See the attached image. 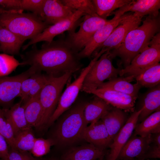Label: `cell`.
Listing matches in <instances>:
<instances>
[{
	"label": "cell",
	"mask_w": 160,
	"mask_h": 160,
	"mask_svg": "<svg viewBox=\"0 0 160 160\" xmlns=\"http://www.w3.org/2000/svg\"><path fill=\"white\" fill-rule=\"evenodd\" d=\"M78 52L65 39L45 42L39 49L34 48L21 55L23 65H29L38 72L44 71L54 76L67 72L73 73L82 67Z\"/></svg>",
	"instance_id": "obj_1"
},
{
	"label": "cell",
	"mask_w": 160,
	"mask_h": 160,
	"mask_svg": "<svg viewBox=\"0 0 160 160\" xmlns=\"http://www.w3.org/2000/svg\"><path fill=\"white\" fill-rule=\"evenodd\" d=\"M160 20L158 16L148 15L140 26L130 31L116 49L110 51L114 59L119 57L124 67L149 44L153 37L160 32Z\"/></svg>",
	"instance_id": "obj_2"
},
{
	"label": "cell",
	"mask_w": 160,
	"mask_h": 160,
	"mask_svg": "<svg viewBox=\"0 0 160 160\" xmlns=\"http://www.w3.org/2000/svg\"><path fill=\"white\" fill-rule=\"evenodd\" d=\"M0 8V25L25 41L32 39L49 25L37 15Z\"/></svg>",
	"instance_id": "obj_3"
},
{
	"label": "cell",
	"mask_w": 160,
	"mask_h": 160,
	"mask_svg": "<svg viewBox=\"0 0 160 160\" xmlns=\"http://www.w3.org/2000/svg\"><path fill=\"white\" fill-rule=\"evenodd\" d=\"M87 103L79 102L62 115L54 132L53 139L55 144L66 146L82 139L84 131L87 126L84 116Z\"/></svg>",
	"instance_id": "obj_4"
},
{
	"label": "cell",
	"mask_w": 160,
	"mask_h": 160,
	"mask_svg": "<svg viewBox=\"0 0 160 160\" xmlns=\"http://www.w3.org/2000/svg\"><path fill=\"white\" fill-rule=\"evenodd\" d=\"M73 73L67 72L58 76L50 75L39 94L42 114L37 129H42L47 126L57 108L63 89Z\"/></svg>",
	"instance_id": "obj_5"
},
{
	"label": "cell",
	"mask_w": 160,
	"mask_h": 160,
	"mask_svg": "<svg viewBox=\"0 0 160 160\" xmlns=\"http://www.w3.org/2000/svg\"><path fill=\"white\" fill-rule=\"evenodd\" d=\"M113 59L110 51L103 54L87 74L81 91L87 92L97 89L105 80L117 77L121 69L113 66Z\"/></svg>",
	"instance_id": "obj_6"
},
{
	"label": "cell",
	"mask_w": 160,
	"mask_h": 160,
	"mask_svg": "<svg viewBox=\"0 0 160 160\" xmlns=\"http://www.w3.org/2000/svg\"><path fill=\"white\" fill-rule=\"evenodd\" d=\"M160 61V33H157L149 45L132 60L130 64L121 69L119 75L121 76H136Z\"/></svg>",
	"instance_id": "obj_7"
},
{
	"label": "cell",
	"mask_w": 160,
	"mask_h": 160,
	"mask_svg": "<svg viewBox=\"0 0 160 160\" xmlns=\"http://www.w3.org/2000/svg\"><path fill=\"white\" fill-rule=\"evenodd\" d=\"M103 53L102 51H100L89 65L82 69L78 77L66 87L62 93L57 108L49 120L47 126L52 125L73 103L81 90L87 74L94 63Z\"/></svg>",
	"instance_id": "obj_8"
},
{
	"label": "cell",
	"mask_w": 160,
	"mask_h": 160,
	"mask_svg": "<svg viewBox=\"0 0 160 160\" xmlns=\"http://www.w3.org/2000/svg\"><path fill=\"white\" fill-rule=\"evenodd\" d=\"M130 3L112 12L114 15L109 21L98 29L89 40L84 48L78 53L79 58L90 57L94 52L107 39L114 30L119 25L125 13L128 12Z\"/></svg>",
	"instance_id": "obj_9"
},
{
	"label": "cell",
	"mask_w": 160,
	"mask_h": 160,
	"mask_svg": "<svg viewBox=\"0 0 160 160\" xmlns=\"http://www.w3.org/2000/svg\"><path fill=\"white\" fill-rule=\"evenodd\" d=\"M109 20L86 14L79 24L78 31L68 32L65 40L75 51L79 52L84 48L95 32Z\"/></svg>",
	"instance_id": "obj_10"
},
{
	"label": "cell",
	"mask_w": 160,
	"mask_h": 160,
	"mask_svg": "<svg viewBox=\"0 0 160 160\" xmlns=\"http://www.w3.org/2000/svg\"><path fill=\"white\" fill-rule=\"evenodd\" d=\"M37 72L33 67L21 73L12 76L0 77V106L3 108H9L15 99L19 97L22 82Z\"/></svg>",
	"instance_id": "obj_11"
},
{
	"label": "cell",
	"mask_w": 160,
	"mask_h": 160,
	"mask_svg": "<svg viewBox=\"0 0 160 160\" xmlns=\"http://www.w3.org/2000/svg\"><path fill=\"white\" fill-rule=\"evenodd\" d=\"M142 17L135 16L133 14H124L119 25L105 41L94 52L92 55L94 57L102 49L110 51L117 48L129 32L139 26Z\"/></svg>",
	"instance_id": "obj_12"
},
{
	"label": "cell",
	"mask_w": 160,
	"mask_h": 160,
	"mask_svg": "<svg viewBox=\"0 0 160 160\" xmlns=\"http://www.w3.org/2000/svg\"><path fill=\"white\" fill-rule=\"evenodd\" d=\"M86 15L81 12L76 11L71 17L49 25L41 33L22 47L25 50L30 46L42 41L50 42L56 36L66 31L68 32L75 31L77 25H79L81 17Z\"/></svg>",
	"instance_id": "obj_13"
},
{
	"label": "cell",
	"mask_w": 160,
	"mask_h": 160,
	"mask_svg": "<svg viewBox=\"0 0 160 160\" xmlns=\"http://www.w3.org/2000/svg\"><path fill=\"white\" fill-rule=\"evenodd\" d=\"M87 93L92 94L103 100L113 107L126 112H133L137 97L107 89L98 88Z\"/></svg>",
	"instance_id": "obj_14"
},
{
	"label": "cell",
	"mask_w": 160,
	"mask_h": 160,
	"mask_svg": "<svg viewBox=\"0 0 160 160\" xmlns=\"http://www.w3.org/2000/svg\"><path fill=\"white\" fill-rule=\"evenodd\" d=\"M142 110L134 111L119 132L113 138L109 146L110 150L106 160H116L121 149L132 136L137 123L138 117Z\"/></svg>",
	"instance_id": "obj_15"
},
{
	"label": "cell",
	"mask_w": 160,
	"mask_h": 160,
	"mask_svg": "<svg viewBox=\"0 0 160 160\" xmlns=\"http://www.w3.org/2000/svg\"><path fill=\"white\" fill-rule=\"evenodd\" d=\"M76 11L61 0H45L41 18L50 25L71 17Z\"/></svg>",
	"instance_id": "obj_16"
},
{
	"label": "cell",
	"mask_w": 160,
	"mask_h": 160,
	"mask_svg": "<svg viewBox=\"0 0 160 160\" xmlns=\"http://www.w3.org/2000/svg\"><path fill=\"white\" fill-rule=\"evenodd\" d=\"M82 139L103 150L109 147L113 141L100 119L90 124L86 127Z\"/></svg>",
	"instance_id": "obj_17"
},
{
	"label": "cell",
	"mask_w": 160,
	"mask_h": 160,
	"mask_svg": "<svg viewBox=\"0 0 160 160\" xmlns=\"http://www.w3.org/2000/svg\"><path fill=\"white\" fill-rule=\"evenodd\" d=\"M151 142V135L143 137L134 135L129 139L121 149L116 160H132L143 155Z\"/></svg>",
	"instance_id": "obj_18"
},
{
	"label": "cell",
	"mask_w": 160,
	"mask_h": 160,
	"mask_svg": "<svg viewBox=\"0 0 160 160\" xmlns=\"http://www.w3.org/2000/svg\"><path fill=\"white\" fill-rule=\"evenodd\" d=\"M105 150L89 143L72 147L61 156V160H95L103 159Z\"/></svg>",
	"instance_id": "obj_19"
},
{
	"label": "cell",
	"mask_w": 160,
	"mask_h": 160,
	"mask_svg": "<svg viewBox=\"0 0 160 160\" xmlns=\"http://www.w3.org/2000/svg\"><path fill=\"white\" fill-rule=\"evenodd\" d=\"M135 79V76H133L111 78L108 81L103 83L98 88L107 89L137 97L141 87L136 83L135 84L130 83Z\"/></svg>",
	"instance_id": "obj_20"
},
{
	"label": "cell",
	"mask_w": 160,
	"mask_h": 160,
	"mask_svg": "<svg viewBox=\"0 0 160 160\" xmlns=\"http://www.w3.org/2000/svg\"><path fill=\"white\" fill-rule=\"evenodd\" d=\"M126 113L113 107L100 119L113 140L127 120Z\"/></svg>",
	"instance_id": "obj_21"
},
{
	"label": "cell",
	"mask_w": 160,
	"mask_h": 160,
	"mask_svg": "<svg viewBox=\"0 0 160 160\" xmlns=\"http://www.w3.org/2000/svg\"><path fill=\"white\" fill-rule=\"evenodd\" d=\"M95 96L89 102L87 103L84 110V117L87 125L100 120L113 107L102 99Z\"/></svg>",
	"instance_id": "obj_22"
},
{
	"label": "cell",
	"mask_w": 160,
	"mask_h": 160,
	"mask_svg": "<svg viewBox=\"0 0 160 160\" xmlns=\"http://www.w3.org/2000/svg\"><path fill=\"white\" fill-rule=\"evenodd\" d=\"M142 110L138 117L137 123L143 121L153 112L160 110V85L150 89L144 96Z\"/></svg>",
	"instance_id": "obj_23"
},
{
	"label": "cell",
	"mask_w": 160,
	"mask_h": 160,
	"mask_svg": "<svg viewBox=\"0 0 160 160\" xmlns=\"http://www.w3.org/2000/svg\"><path fill=\"white\" fill-rule=\"evenodd\" d=\"M4 114L12 127L15 135L19 131L30 127L26 121L24 107L19 103L9 108H2ZM32 128V127H31Z\"/></svg>",
	"instance_id": "obj_24"
},
{
	"label": "cell",
	"mask_w": 160,
	"mask_h": 160,
	"mask_svg": "<svg viewBox=\"0 0 160 160\" xmlns=\"http://www.w3.org/2000/svg\"><path fill=\"white\" fill-rule=\"evenodd\" d=\"M25 41L14 33L0 25V46L4 53L18 55Z\"/></svg>",
	"instance_id": "obj_25"
},
{
	"label": "cell",
	"mask_w": 160,
	"mask_h": 160,
	"mask_svg": "<svg viewBox=\"0 0 160 160\" xmlns=\"http://www.w3.org/2000/svg\"><path fill=\"white\" fill-rule=\"evenodd\" d=\"M134 131V135L143 137L160 133V110L153 112L137 123Z\"/></svg>",
	"instance_id": "obj_26"
},
{
	"label": "cell",
	"mask_w": 160,
	"mask_h": 160,
	"mask_svg": "<svg viewBox=\"0 0 160 160\" xmlns=\"http://www.w3.org/2000/svg\"><path fill=\"white\" fill-rule=\"evenodd\" d=\"M160 0H132L128 11L134 12L133 15L143 17L148 15L154 17L159 16Z\"/></svg>",
	"instance_id": "obj_27"
},
{
	"label": "cell",
	"mask_w": 160,
	"mask_h": 160,
	"mask_svg": "<svg viewBox=\"0 0 160 160\" xmlns=\"http://www.w3.org/2000/svg\"><path fill=\"white\" fill-rule=\"evenodd\" d=\"M39 93L28 99L22 104L26 121L31 127H37L42 116V109L39 99Z\"/></svg>",
	"instance_id": "obj_28"
},
{
	"label": "cell",
	"mask_w": 160,
	"mask_h": 160,
	"mask_svg": "<svg viewBox=\"0 0 160 160\" xmlns=\"http://www.w3.org/2000/svg\"><path fill=\"white\" fill-rule=\"evenodd\" d=\"M141 87L151 88L160 84V64L159 63L144 70L135 76Z\"/></svg>",
	"instance_id": "obj_29"
},
{
	"label": "cell",
	"mask_w": 160,
	"mask_h": 160,
	"mask_svg": "<svg viewBox=\"0 0 160 160\" xmlns=\"http://www.w3.org/2000/svg\"><path fill=\"white\" fill-rule=\"evenodd\" d=\"M98 16L103 19L106 18L117 8L131 3V0H92Z\"/></svg>",
	"instance_id": "obj_30"
},
{
	"label": "cell",
	"mask_w": 160,
	"mask_h": 160,
	"mask_svg": "<svg viewBox=\"0 0 160 160\" xmlns=\"http://www.w3.org/2000/svg\"><path fill=\"white\" fill-rule=\"evenodd\" d=\"M36 138L31 127L20 131L14 135V149L22 151H31Z\"/></svg>",
	"instance_id": "obj_31"
},
{
	"label": "cell",
	"mask_w": 160,
	"mask_h": 160,
	"mask_svg": "<svg viewBox=\"0 0 160 160\" xmlns=\"http://www.w3.org/2000/svg\"><path fill=\"white\" fill-rule=\"evenodd\" d=\"M65 5L84 13L94 17H99L91 0H61Z\"/></svg>",
	"instance_id": "obj_32"
},
{
	"label": "cell",
	"mask_w": 160,
	"mask_h": 160,
	"mask_svg": "<svg viewBox=\"0 0 160 160\" xmlns=\"http://www.w3.org/2000/svg\"><path fill=\"white\" fill-rule=\"evenodd\" d=\"M20 65H23L22 63L13 55L0 54V77L7 76Z\"/></svg>",
	"instance_id": "obj_33"
},
{
	"label": "cell",
	"mask_w": 160,
	"mask_h": 160,
	"mask_svg": "<svg viewBox=\"0 0 160 160\" xmlns=\"http://www.w3.org/2000/svg\"><path fill=\"white\" fill-rule=\"evenodd\" d=\"M0 134L5 138L10 148L14 149V133L12 125L0 108Z\"/></svg>",
	"instance_id": "obj_34"
},
{
	"label": "cell",
	"mask_w": 160,
	"mask_h": 160,
	"mask_svg": "<svg viewBox=\"0 0 160 160\" xmlns=\"http://www.w3.org/2000/svg\"><path fill=\"white\" fill-rule=\"evenodd\" d=\"M55 143L52 138H36L33 148L31 151L34 156L39 157L48 153L51 147Z\"/></svg>",
	"instance_id": "obj_35"
},
{
	"label": "cell",
	"mask_w": 160,
	"mask_h": 160,
	"mask_svg": "<svg viewBox=\"0 0 160 160\" xmlns=\"http://www.w3.org/2000/svg\"><path fill=\"white\" fill-rule=\"evenodd\" d=\"M41 72H36L22 82L20 88L19 97L20 98L21 104L26 101L28 96L35 82L37 79Z\"/></svg>",
	"instance_id": "obj_36"
},
{
	"label": "cell",
	"mask_w": 160,
	"mask_h": 160,
	"mask_svg": "<svg viewBox=\"0 0 160 160\" xmlns=\"http://www.w3.org/2000/svg\"><path fill=\"white\" fill-rule=\"evenodd\" d=\"M45 1V0H20L21 9L23 11L24 10H26L31 11L32 13L41 18L43 7Z\"/></svg>",
	"instance_id": "obj_37"
},
{
	"label": "cell",
	"mask_w": 160,
	"mask_h": 160,
	"mask_svg": "<svg viewBox=\"0 0 160 160\" xmlns=\"http://www.w3.org/2000/svg\"><path fill=\"white\" fill-rule=\"evenodd\" d=\"M49 76L50 75L47 74L40 73L37 79L31 90L26 102L28 99L40 93L48 81Z\"/></svg>",
	"instance_id": "obj_38"
},
{
	"label": "cell",
	"mask_w": 160,
	"mask_h": 160,
	"mask_svg": "<svg viewBox=\"0 0 160 160\" xmlns=\"http://www.w3.org/2000/svg\"><path fill=\"white\" fill-rule=\"evenodd\" d=\"M160 158V146L152 142L147 151L137 158V160H145L150 159Z\"/></svg>",
	"instance_id": "obj_39"
},
{
	"label": "cell",
	"mask_w": 160,
	"mask_h": 160,
	"mask_svg": "<svg viewBox=\"0 0 160 160\" xmlns=\"http://www.w3.org/2000/svg\"><path fill=\"white\" fill-rule=\"evenodd\" d=\"M10 149L7 160H32V156L27 152Z\"/></svg>",
	"instance_id": "obj_40"
},
{
	"label": "cell",
	"mask_w": 160,
	"mask_h": 160,
	"mask_svg": "<svg viewBox=\"0 0 160 160\" xmlns=\"http://www.w3.org/2000/svg\"><path fill=\"white\" fill-rule=\"evenodd\" d=\"M0 5L6 10L23 11L21 9L20 0H0Z\"/></svg>",
	"instance_id": "obj_41"
},
{
	"label": "cell",
	"mask_w": 160,
	"mask_h": 160,
	"mask_svg": "<svg viewBox=\"0 0 160 160\" xmlns=\"http://www.w3.org/2000/svg\"><path fill=\"white\" fill-rule=\"evenodd\" d=\"M8 145L5 138L0 134V159L1 160H8L9 151Z\"/></svg>",
	"instance_id": "obj_42"
},
{
	"label": "cell",
	"mask_w": 160,
	"mask_h": 160,
	"mask_svg": "<svg viewBox=\"0 0 160 160\" xmlns=\"http://www.w3.org/2000/svg\"><path fill=\"white\" fill-rule=\"evenodd\" d=\"M32 160H44L43 159H38L34 158L32 156Z\"/></svg>",
	"instance_id": "obj_43"
},
{
	"label": "cell",
	"mask_w": 160,
	"mask_h": 160,
	"mask_svg": "<svg viewBox=\"0 0 160 160\" xmlns=\"http://www.w3.org/2000/svg\"><path fill=\"white\" fill-rule=\"evenodd\" d=\"M102 159H97V160H102Z\"/></svg>",
	"instance_id": "obj_44"
},
{
	"label": "cell",
	"mask_w": 160,
	"mask_h": 160,
	"mask_svg": "<svg viewBox=\"0 0 160 160\" xmlns=\"http://www.w3.org/2000/svg\"><path fill=\"white\" fill-rule=\"evenodd\" d=\"M0 52H2L0 46Z\"/></svg>",
	"instance_id": "obj_45"
},
{
	"label": "cell",
	"mask_w": 160,
	"mask_h": 160,
	"mask_svg": "<svg viewBox=\"0 0 160 160\" xmlns=\"http://www.w3.org/2000/svg\"><path fill=\"white\" fill-rule=\"evenodd\" d=\"M0 160H1L0 159Z\"/></svg>",
	"instance_id": "obj_46"
}]
</instances>
